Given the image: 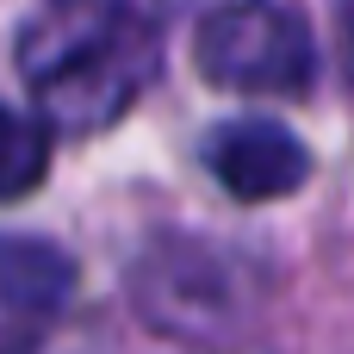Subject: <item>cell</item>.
Listing matches in <instances>:
<instances>
[{"label": "cell", "instance_id": "obj_6", "mask_svg": "<svg viewBox=\"0 0 354 354\" xmlns=\"http://www.w3.org/2000/svg\"><path fill=\"white\" fill-rule=\"evenodd\" d=\"M44 174H50V124L0 106V205L37 193Z\"/></svg>", "mask_w": 354, "mask_h": 354}, {"label": "cell", "instance_id": "obj_4", "mask_svg": "<svg viewBox=\"0 0 354 354\" xmlns=\"http://www.w3.org/2000/svg\"><path fill=\"white\" fill-rule=\"evenodd\" d=\"M205 162H212L218 187H224L230 199H243V205L286 199V193H299L305 174H311V149H305L286 124H274V118H230V124H218Z\"/></svg>", "mask_w": 354, "mask_h": 354}, {"label": "cell", "instance_id": "obj_8", "mask_svg": "<svg viewBox=\"0 0 354 354\" xmlns=\"http://www.w3.org/2000/svg\"><path fill=\"white\" fill-rule=\"evenodd\" d=\"M342 50H348V75H354V0H342Z\"/></svg>", "mask_w": 354, "mask_h": 354}, {"label": "cell", "instance_id": "obj_9", "mask_svg": "<svg viewBox=\"0 0 354 354\" xmlns=\"http://www.w3.org/2000/svg\"><path fill=\"white\" fill-rule=\"evenodd\" d=\"M236 354H268V348H236Z\"/></svg>", "mask_w": 354, "mask_h": 354}, {"label": "cell", "instance_id": "obj_7", "mask_svg": "<svg viewBox=\"0 0 354 354\" xmlns=\"http://www.w3.org/2000/svg\"><path fill=\"white\" fill-rule=\"evenodd\" d=\"M0 354H62V348L37 342V336H0Z\"/></svg>", "mask_w": 354, "mask_h": 354}, {"label": "cell", "instance_id": "obj_1", "mask_svg": "<svg viewBox=\"0 0 354 354\" xmlns=\"http://www.w3.org/2000/svg\"><path fill=\"white\" fill-rule=\"evenodd\" d=\"M162 62L156 25L124 0H50L19 31V75L50 131L87 137L131 112Z\"/></svg>", "mask_w": 354, "mask_h": 354}, {"label": "cell", "instance_id": "obj_3", "mask_svg": "<svg viewBox=\"0 0 354 354\" xmlns=\"http://www.w3.org/2000/svg\"><path fill=\"white\" fill-rule=\"evenodd\" d=\"M193 56H199V75L212 87H230V93L292 100L317 75V50H311L305 19L274 6V0H230L218 12H205Z\"/></svg>", "mask_w": 354, "mask_h": 354}, {"label": "cell", "instance_id": "obj_5", "mask_svg": "<svg viewBox=\"0 0 354 354\" xmlns=\"http://www.w3.org/2000/svg\"><path fill=\"white\" fill-rule=\"evenodd\" d=\"M75 299V261L50 236H0V311L50 317Z\"/></svg>", "mask_w": 354, "mask_h": 354}, {"label": "cell", "instance_id": "obj_2", "mask_svg": "<svg viewBox=\"0 0 354 354\" xmlns=\"http://www.w3.org/2000/svg\"><path fill=\"white\" fill-rule=\"evenodd\" d=\"M124 292L156 336L212 348V342H230L261 311L268 274L243 249H224L205 236H162L131 261Z\"/></svg>", "mask_w": 354, "mask_h": 354}]
</instances>
